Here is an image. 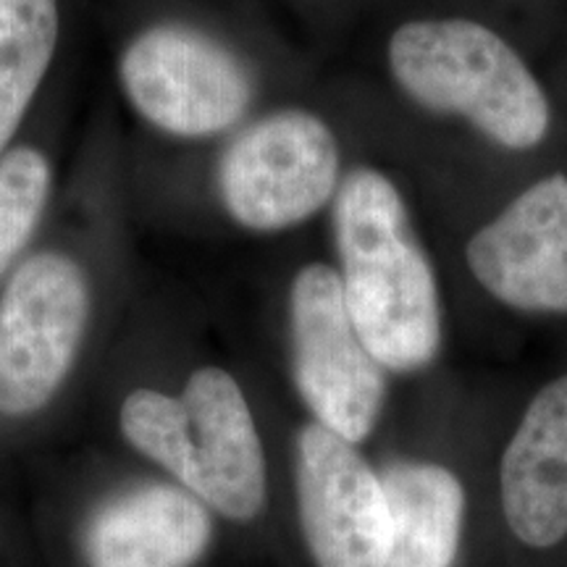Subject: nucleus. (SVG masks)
I'll list each match as a JSON object with an SVG mask.
<instances>
[{
	"mask_svg": "<svg viewBox=\"0 0 567 567\" xmlns=\"http://www.w3.org/2000/svg\"><path fill=\"white\" fill-rule=\"evenodd\" d=\"M465 260L488 295L526 313L567 316V176L523 189L465 247Z\"/></svg>",
	"mask_w": 567,
	"mask_h": 567,
	"instance_id": "1a4fd4ad",
	"label": "nucleus"
},
{
	"mask_svg": "<svg viewBox=\"0 0 567 567\" xmlns=\"http://www.w3.org/2000/svg\"><path fill=\"white\" fill-rule=\"evenodd\" d=\"M334 234L344 302L368 352L396 373L434 363L442 347L439 284L394 182L375 168L347 174Z\"/></svg>",
	"mask_w": 567,
	"mask_h": 567,
	"instance_id": "f257e3e1",
	"label": "nucleus"
},
{
	"mask_svg": "<svg viewBox=\"0 0 567 567\" xmlns=\"http://www.w3.org/2000/svg\"><path fill=\"white\" fill-rule=\"evenodd\" d=\"M118 74L140 116L176 137L229 130L252 101L243 61L193 27L161 24L142 32L124 51Z\"/></svg>",
	"mask_w": 567,
	"mask_h": 567,
	"instance_id": "0eeeda50",
	"label": "nucleus"
},
{
	"mask_svg": "<svg viewBox=\"0 0 567 567\" xmlns=\"http://www.w3.org/2000/svg\"><path fill=\"white\" fill-rule=\"evenodd\" d=\"M394 82L431 113L460 116L507 151L542 145L551 109L526 61L467 19L408 21L389 42Z\"/></svg>",
	"mask_w": 567,
	"mask_h": 567,
	"instance_id": "7ed1b4c3",
	"label": "nucleus"
},
{
	"mask_svg": "<svg viewBox=\"0 0 567 567\" xmlns=\"http://www.w3.org/2000/svg\"><path fill=\"white\" fill-rule=\"evenodd\" d=\"M502 513L530 549L567 536V373L534 396L509 439L499 471Z\"/></svg>",
	"mask_w": 567,
	"mask_h": 567,
	"instance_id": "9d476101",
	"label": "nucleus"
},
{
	"mask_svg": "<svg viewBox=\"0 0 567 567\" xmlns=\"http://www.w3.org/2000/svg\"><path fill=\"white\" fill-rule=\"evenodd\" d=\"M392 542L386 567H450L463 536L465 488L450 467L396 463L381 476Z\"/></svg>",
	"mask_w": 567,
	"mask_h": 567,
	"instance_id": "f8f14e48",
	"label": "nucleus"
},
{
	"mask_svg": "<svg viewBox=\"0 0 567 567\" xmlns=\"http://www.w3.org/2000/svg\"><path fill=\"white\" fill-rule=\"evenodd\" d=\"M59 42L55 0H0V155L17 134Z\"/></svg>",
	"mask_w": 567,
	"mask_h": 567,
	"instance_id": "ddd939ff",
	"label": "nucleus"
},
{
	"mask_svg": "<svg viewBox=\"0 0 567 567\" xmlns=\"http://www.w3.org/2000/svg\"><path fill=\"white\" fill-rule=\"evenodd\" d=\"M218 187L252 231H281L321 210L339 189V145L316 113L279 111L226 147Z\"/></svg>",
	"mask_w": 567,
	"mask_h": 567,
	"instance_id": "39448f33",
	"label": "nucleus"
},
{
	"mask_svg": "<svg viewBox=\"0 0 567 567\" xmlns=\"http://www.w3.org/2000/svg\"><path fill=\"white\" fill-rule=\"evenodd\" d=\"M297 505L318 567H386L392 520L381 476L316 421L297 434Z\"/></svg>",
	"mask_w": 567,
	"mask_h": 567,
	"instance_id": "6e6552de",
	"label": "nucleus"
},
{
	"mask_svg": "<svg viewBox=\"0 0 567 567\" xmlns=\"http://www.w3.org/2000/svg\"><path fill=\"white\" fill-rule=\"evenodd\" d=\"M51 189V166L34 147L0 155V276L32 237Z\"/></svg>",
	"mask_w": 567,
	"mask_h": 567,
	"instance_id": "4468645a",
	"label": "nucleus"
},
{
	"mask_svg": "<svg viewBox=\"0 0 567 567\" xmlns=\"http://www.w3.org/2000/svg\"><path fill=\"white\" fill-rule=\"evenodd\" d=\"M90 313L87 276L61 252L13 271L0 300V413L45 408L66 379Z\"/></svg>",
	"mask_w": 567,
	"mask_h": 567,
	"instance_id": "423d86ee",
	"label": "nucleus"
},
{
	"mask_svg": "<svg viewBox=\"0 0 567 567\" xmlns=\"http://www.w3.org/2000/svg\"><path fill=\"white\" fill-rule=\"evenodd\" d=\"M289 326L295 384L316 423L350 444L363 442L384 408L386 368L354 329L339 271L310 264L295 276Z\"/></svg>",
	"mask_w": 567,
	"mask_h": 567,
	"instance_id": "20e7f679",
	"label": "nucleus"
},
{
	"mask_svg": "<svg viewBox=\"0 0 567 567\" xmlns=\"http://www.w3.org/2000/svg\"><path fill=\"white\" fill-rule=\"evenodd\" d=\"M122 431L189 494L231 520L266 505V457L243 389L221 368H200L182 396L137 389L122 405Z\"/></svg>",
	"mask_w": 567,
	"mask_h": 567,
	"instance_id": "f03ea898",
	"label": "nucleus"
},
{
	"mask_svg": "<svg viewBox=\"0 0 567 567\" xmlns=\"http://www.w3.org/2000/svg\"><path fill=\"white\" fill-rule=\"evenodd\" d=\"M208 509L176 486H142L92 517L90 567H193L210 544Z\"/></svg>",
	"mask_w": 567,
	"mask_h": 567,
	"instance_id": "9b49d317",
	"label": "nucleus"
}]
</instances>
